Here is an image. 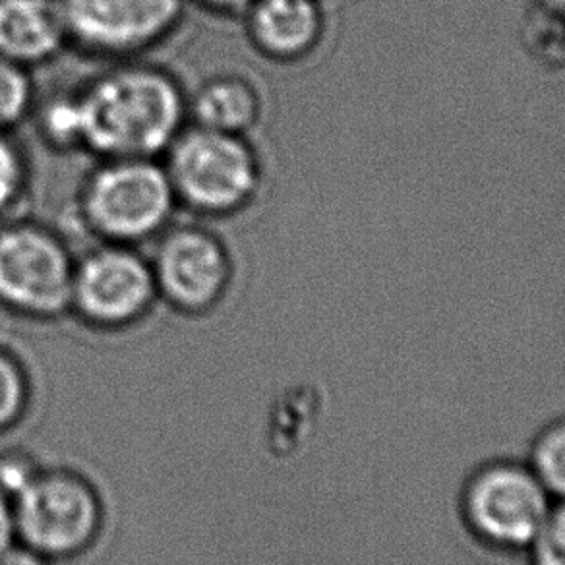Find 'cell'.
<instances>
[{"instance_id": "cell-1", "label": "cell", "mask_w": 565, "mask_h": 565, "mask_svg": "<svg viewBox=\"0 0 565 565\" xmlns=\"http://www.w3.org/2000/svg\"><path fill=\"white\" fill-rule=\"evenodd\" d=\"M84 153L163 159L190 125L189 94L173 72L143 58L110 63L78 87Z\"/></svg>"}, {"instance_id": "cell-2", "label": "cell", "mask_w": 565, "mask_h": 565, "mask_svg": "<svg viewBox=\"0 0 565 565\" xmlns=\"http://www.w3.org/2000/svg\"><path fill=\"white\" fill-rule=\"evenodd\" d=\"M163 159H97L82 181L76 215L95 243L150 244L179 212Z\"/></svg>"}, {"instance_id": "cell-3", "label": "cell", "mask_w": 565, "mask_h": 565, "mask_svg": "<svg viewBox=\"0 0 565 565\" xmlns=\"http://www.w3.org/2000/svg\"><path fill=\"white\" fill-rule=\"evenodd\" d=\"M181 210L205 220L246 212L264 186V163L250 136L189 125L163 156Z\"/></svg>"}, {"instance_id": "cell-4", "label": "cell", "mask_w": 565, "mask_h": 565, "mask_svg": "<svg viewBox=\"0 0 565 565\" xmlns=\"http://www.w3.org/2000/svg\"><path fill=\"white\" fill-rule=\"evenodd\" d=\"M552 505L529 465L510 457L477 465L457 498L467 534L482 548L505 556H526Z\"/></svg>"}, {"instance_id": "cell-5", "label": "cell", "mask_w": 565, "mask_h": 565, "mask_svg": "<svg viewBox=\"0 0 565 565\" xmlns=\"http://www.w3.org/2000/svg\"><path fill=\"white\" fill-rule=\"evenodd\" d=\"M76 254L56 231L38 221L0 223V307L35 320L71 312Z\"/></svg>"}, {"instance_id": "cell-6", "label": "cell", "mask_w": 565, "mask_h": 565, "mask_svg": "<svg viewBox=\"0 0 565 565\" xmlns=\"http://www.w3.org/2000/svg\"><path fill=\"white\" fill-rule=\"evenodd\" d=\"M68 45L109 63L150 55L173 38L189 0H58Z\"/></svg>"}, {"instance_id": "cell-7", "label": "cell", "mask_w": 565, "mask_h": 565, "mask_svg": "<svg viewBox=\"0 0 565 565\" xmlns=\"http://www.w3.org/2000/svg\"><path fill=\"white\" fill-rule=\"evenodd\" d=\"M150 258L136 246L95 243L76 256L71 312L102 330L140 322L158 302Z\"/></svg>"}, {"instance_id": "cell-8", "label": "cell", "mask_w": 565, "mask_h": 565, "mask_svg": "<svg viewBox=\"0 0 565 565\" xmlns=\"http://www.w3.org/2000/svg\"><path fill=\"white\" fill-rule=\"evenodd\" d=\"M150 258L159 299L182 315L210 312L235 279L228 244L200 223H173L153 241Z\"/></svg>"}, {"instance_id": "cell-9", "label": "cell", "mask_w": 565, "mask_h": 565, "mask_svg": "<svg viewBox=\"0 0 565 565\" xmlns=\"http://www.w3.org/2000/svg\"><path fill=\"white\" fill-rule=\"evenodd\" d=\"M12 511L17 541L47 559L78 554L102 525L94 488L68 472H40L12 500Z\"/></svg>"}, {"instance_id": "cell-10", "label": "cell", "mask_w": 565, "mask_h": 565, "mask_svg": "<svg viewBox=\"0 0 565 565\" xmlns=\"http://www.w3.org/2000/svg\"><path fill=\"white\" fill-rule=\"evenodd\" d=\"M68 45L58 0H0V58L38 68Z\"/></svg>"}, {"instance_id": "cell-11", "label": "cell", "mask_w": 565, "mask_h": 565, "mask_svg": "<svg viewBox=\"0 0 565 565\" xmlns=\"http://www.w3.org/2000/svg\"><path fill=\"white\" fill-rule=\"evenodd\" d=\"M243 20L252 47L275 63L307 55L322 30L316 0H254Z\"/></svg>"}, {"instance_id": "cell-12", "label": "cell", "mask_w": 565, "mask_h": 565, "mask_svg": "<svg viewBox=\"0 0 565 565\" xmlns=\"http://www.w3.org/2000/svg\"><path fill=\"white\" fill-rule=\"evenodd\" d=\"M264 113L262 94L243 74H215L189 94L190 125L250 136Z\"/></svg>"}, {"instance_id": "cell-13", "label": "cell", "mask_w": 565, "mask_h": 565, "mask_svg": "<svg viewBox=\"0 0 565 565\" xmlns=\"http://www.w3.org/2000/svg\"><path fill=\"white\" fill-rule=\"evenodd\" d=\"M41 141L58 153L84 151V122L79 109L78 89L51 95L35 103L32 118Z\"/></svg>"}, {"instance_id": "cell-14", "label": "cell", "mask_w": 565, "mask_h": 565, "mask_svg": "<svg viewBox=\"0 0 565 565\" xmlns=\"http://www.w3.org/2000/svg\"><path fill=\"white\" fill-rule=\"evenodd\" d=\"M525 463L554 502L565 500V416L542 426Z\"/></svg>"}, {"instance_id": "cell-15", "label": "cell", "mask_w": 565, "mask_h": 565, "mask_svg": "<svg viewBox=\"0 0 565 565\" xmlns=\"http://www.w3.org/2000/svg\"><path fill=\"white\" fill-rule=\"evenodd\" d=\"M38 103L32 71L0 58V132L17 130L32 118Z\"/></svg>"}, {"instance_id": "cell-16", "label": "cell", "mask_w": 565, "mask_h": 565, "mask_svg": "<svg viewBox=\"0 0 565 565\" xmlns=\"http://www.w3.org/2000/svg\"><path fill=\"white\" fill-rule=\"evenodd\" d=\"M30 190V163L12 134L0 132V220H12L10 215L24 204Z\"/></svg>"}, {"instance_id": "cell-17", "label": "cell", "mask_w": 565, "mask_h": 565, "mask_svg": "<svg viewBox=\"0 0 565 565\" xmlns=\"http://www.w3.org/2000/svg\"><path fill=\"white\" fill-rule=\"evenodd\" d=\"M28 405V380L14 356L0 351V433L17 423Z\"/></svg>"}, {"instance_id": "cell-18", "label": "cell", "mask_w": 565, "mask_h": 565, "mask_svg": "<svg viewBox=\"0 0 565 565\" xmlns=\"http://www.w3.org/2000/svg\"><path fill=\"white\" fill-rule=\"evenodd\" d=\"M526 559L529 565H565V500L552 505Z\"/></svg>"}, {"instance_id": "cell-19", "label": "cell", "mask_w": 565, "mask_h": 565, "mask_svg": "<svg viewBox=\"0 0 565 565\" xmlns=\"http://www.w3.org/2000/svg\"><path fill=\"white\" fill-rule=\"evenodd\" d=\"M40 471L24 457L9 456L0 459V492L14 500L28 488Z\"/></svg>"}, {"instance_id": "cell-20", "label": "cell", "mask_w": 565, "mask_h": 565, "mask_svg": "<svg viewBox=\"0 0 565 565\" xmlns=\"http://www.w3.org/2000/svg\"><path fill=\"white\" fill-rule=\"evenodd\" d=\"M215 17L243 18L254 0H189Z\"/></svg>"}, {"instance_id": "cell-21", "label": "cell", "mask_w": 565, "mask_h": 565, "mask_svg": "<svg viewBox=\"0 0 565 565\" xmlns=\"http://www.w3.org/2000/svg\"><path fill=\"white\" fill-rule=\"evenodd\" d=\"M14 544H17V526H14L12 500L0 492V556Z\"/></svg>"}, {"instance_id": "cell-22", "label": "cell", "mask_w": 565, "mask_h": 565, "mask_svg": "<svg viewBox=\"0 0 565 565\" xmlns=\"http://www.w3.org/2000/svg\"><path fill=\"white\" fill-rule=\"evenodd\" d=\"M0 565H49V559L38 554L35 550L17 542L0 556Z\"/></svg>"}]
</instances>
